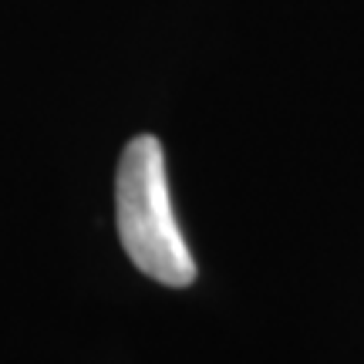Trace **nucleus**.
Returning a JSON list of instances; mask_svg holds the SVG:
<instances>
[{
	"label": "nucleus",
	"mask_w": 364,
	"mask_h": 364,
	"mask_svg": "<svg viewBox=\"0 0 364 364\" xmlns=\"http://www.w3.org/2000/svg\"><path fill=\"white\" fill-rule=\"evenodd\" d=\"M118 240L129 260L166 287H189L196 260L172 213L166 152L156 135H135L118 162L115 176Z\"/></svg>",
	"instance_id": "nucleus-1"
}]
</instances>
